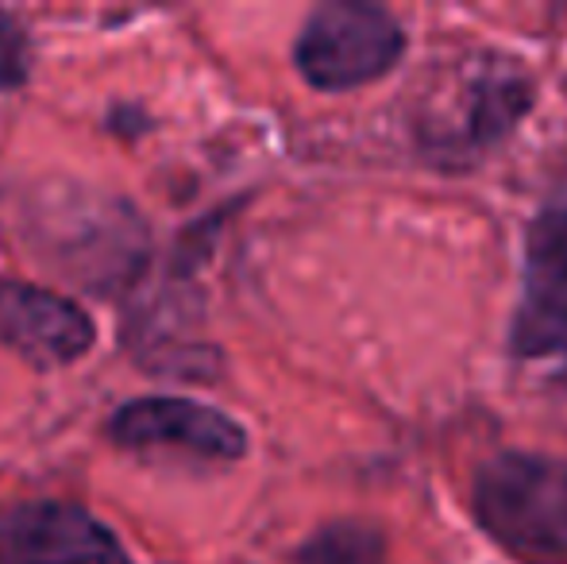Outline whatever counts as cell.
Wrapping results in <instances>:
<instances>
[{"mask_svg": "<svg viewBox=\"0 0 567 564\" xmlns=\"http://www.w3.org/2000/svg\"><path fill=\"white\" fill-rule=\"evenodd\" d=\"M475 522L522 561H567V460L498 452L471 483Z\"/></svg>", "mask_w": 567, "mask_h": 564, "instance_id": "cell-1", "label": "cell"}, {"mask_svg": "<svg viewBox=\"0 0 567 564\" xmlns=\"http://www.w3.org/2000/svg\"><path fill=\"white\" fill-rule=\"evenodd\" d=\"M405 51L402 23L379 4L332 0L309 12L293 43V62L313 90H359L390 74Z\"/></svg>", "mask_w": 567, "mask_h": 564, "instance_id": "cell-2", "label": "cell"}, {"mask_svg": "<svg viewBox=\"0 0 567 564\" xmlns=\"http://www.w3.org/2000/svg\"><path fill=\"white\" fill-rule=\"evenodd\" d=\"M509 352L525 360L567 352V194L548 202L525 236V275L509 325Z\"/></svg>", "mask_w": 567, "mask_h": 564, "instance_id": "cell-3", "label": "cell"}, {"mask_svg": "<svg viewBox=\"0 0 567 564\" xmlns=\"http://www.w3.org/2000/svg\"><path fill=\"white\" fill-rule=\"evenodd\" d=\"M0 564H124V550L90 511L43 499L0 519Z\"/></svg>", "mask_w": 567, "mask_h": 564, "instance_id": "cell-4", "label": "cell"}, {"mask_svg": "<svg viewBox=\"0 0 567 564\" xmlns=\"http://www.w3.org/2000/svg\"><path fill=\"white\" fill-rule=\"evenodd\" d=\"M113 441L127 449H182L194 457L236 460L247 452L244 429L228 414L189 399H135L113 414Z\"/></svg>", "mask_w": 567, "mask_h": 564, "instance_id": "cell-5", "label": "cell"}, {"mask_svg": "<svg viewBox=\"0 0 567 564\" xmlns=\"http://www.w3.org/2000/svg\"><path fill=\"white\" fill-rule=\"evenodd\" d=\"M93 317L70 298L23 283H0V340L35 368H59L93 345Z\"/></svg>", "mask_w": 567, "mask_h": 564, "instance_id": "cell-6", "label": "cell"}, {"mask_svg": "<svg viewBox=\"0 0 567 564\" xmlns=\"http://www.w3.org/2000/svg\"><path fill=\"white\" fill-rule=\"evenodd\" d=\"M293 564H386V542L367 522H332L293 553Z\"/></svg>", "mask_w": 567, "mask_h": 564, "instance_id": "cell-7", "label": "cell"}, {"mask_svg": "<svg viewBox=\"0 0 567 564\" xmlns=\"http://www.w3.org/2000/svg\"><path fill=\"white\" fill-rule=\"evenodd\" d=\"M31 74V39L16 16L0 8V90H16Z\"/></svg>", "mask_w": 567, "mask_h": 564, "instance_id": "cell-8", "label": "cell"}]
</instances>
